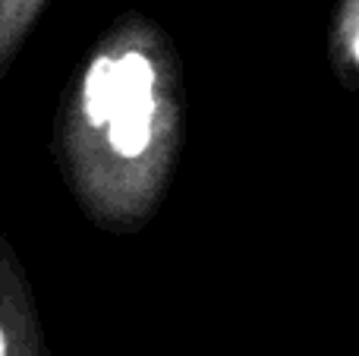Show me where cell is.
Listing matches in <instances>:
<instances>
[{
	"label": "cell",
	"instance_id": "obj_1",
	"mask_svg": "<svg viewBox=\"0 0 359 356\" xmlns=\"http://www.w3.org/2000/svg\"><path fill=\"white\" fill-rule=\"evenodd\" d=\"M183 88L170 38L126 13L69 79L54 123V155L79 208L107 231L155 214L174 174Z\"/></svg>",
	"mask_w": 359,
	"mask_h": 356
},
{
	"label": "cell",
	"instance_id": "obj_2",
	"mask_svg": "<svg viewBox=\"0 0 359 356\" xmlns=\"http://www.w3.org/2000/svg\"><path fill=\"white\" fill-rule=\"evenodd\" d=\"M0 356H50L29 271L0 233Z\"/></svg>",
	"mask_w": 359,
	"mask_h": 356
},
{
	"label": "cell",
	"instance_id": "obj_3",
	"mask_svg": "<svg viewBox=\"0 0 359 356\" xmlns=\"http://www.w3.org/2000/svg\"><path fill=\"white\" fill-rule=\"evenodd\" d=\"M50 0H0V82L22 54Z\"/></svg>",
	"mask_w": 359,
	"mask_h": 356
},
{
	"label": "cell",
	"instance_id": "obj_4",
	"mask_svg": "<svg viewBox=\"0 0 359 356\" xmlns=\"http://www.w3.org/2000/svg\"><path fill=\"white\" fill-rule=\"evenodd\" d=\"M344 38H347L353 60L359 63V0H350L347 10H344Z\"/></svg>",
	"mask_w": 359,
	"mask_h": 356
}]
</instances>
